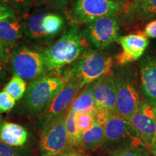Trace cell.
Masks as SVG:
<instances>
[{
  "label": "cell",
  "instance_id": "1",
  "mask_svg": "<svg viewBox=\"0 0 156 156\" xmlns=\"http://www.w3.org/2000/svg\"><path fill=\"white\" fill-rule=\"evenodd\" d=\"M87 46L78 25L71 26L55 43L43 50L47 72L59 73L62 68L73 64L88 51Z\"/></svg>",
  "mask_w": 156,
  "mask_h": 156
},
{
  "label": "cell",
  "instance_id": "2",
  "mask_svg": "<svg viewBox=\"0 0 156 156\" xmlns=\"http://www.w3.org/2000/svg\"><path fill=\"white\" fill-rule=\"evenodd\" d=\"M114 59L99 50H88L59 76L65 84L73 83L82 89L102 76L110 74Z\"/></svg>",
  "mask_w": 156,
  "mask_h": 156
},
{
  "label": "cell",
  "instance_id": "3",
  "mask_svg": "<svg viewBox=\"0 0 156 156\" xmlns=\"http://www.w3.org/2000/svg\"><path fill=\"white\" fill-rule=\"evenodd\" d=\"M101 147L109 155L132 148L147 147L129 122L116 113L111 114L106 121Z\"/></svg>",
  "mask_w": 156,
  "mask_h": 156
},
{
  "label": "cell",
  "instance_id": "4",
  "mask_svg": "<svg viewBox=\"0 0 156 156\" xmlns=\"http://www.w3.org/2000/svg\"><path fill=\"white\" fill-rule=\"evenodd\" d=\"M65 85L59 76H45L29 83L23 98V108L30 114H42Z\"/></svg>",
  "mask_w": 156,
  "mask_h": 156
},
{
  "label": "cell",
  "instance_id": "5",
  "mask_svg": "<svg viewBox=\"0 0 156 156\" xmlns=\"http://www.w3.org/2000/svg\"><path fill=\"white\" fill-rule=\"evenodd\" d=\"M9 64L12 74L29 83L45 77L47 73L43 51L26 46H19L12 51Z\"/></svg>",
  "mask_w": 156,
  "mask_h": 156
},
{
  "label": "cell",
  "instance_id": "6",
  "mask_svg": "<svg viewBox=\"0 0 156 156\" xmlns=\"http://www.w3.org/2000/svg\"><path fill=\"white\" fill-rule=\"evenodd\" d=\"M116 88V114L128 119L140 111L143 103L134 80L124 71L114 75Z\"/></svg>",
  "mask_w": 156,
  "mask_h": 156
},
{
  "label": "cell",
  "instance_id": "7",
  "mask_svg": "<svg viewBox=\"0 0 156 156\" xmlns=\"http://www.w3.org/2000/svg\"><path fill=\"white\" fill-rule=\"evenodd\" d=\"M68 110L50 121L43 128L39 140L41 156H54L72 147L65 125Z\"/></svg>",
  "mask_w": 156,
  "mask_h": 156
},
{
  "label": "cell",
  "instance_id": "8",
  "mask_svg": "<svg viewBox=\"0 0 156 156\" xmlns=\"http://www.w3.org/2000/svg\"><path fill=\"white\" fill-rule=\"evenodd\" d=\"M119 30V19L117 15H112L89 23L81 33L87 44L98 49H104L118 41Z\"/></svg>",
  "mask_w": 156,
  "mask_h": 156
},
{
  "label": "cell",
  "instance_id": "9",
  "mask_svg": "<svg viewBox=\"0 0 156 156\" xmlns=\"http://www.w3.org/2000/svg\"><path fill=\"white\" fill-rule=\"evenodd\" d=\"M124 5L110 0H76L71 15L77 24H89L101 17L118 15Z\"/></svg>",
  "mask_w": 156,
  "mask_h": 156
},
{
  "label": "cell",
  "instance_id": "10",
  "mask_svg": "<svg viewBox=\"0 0 156 156\" xmlns=\"http://www.w3.org/2000/svg\"><path fill=\"white\" fill-rule=\"evenodd\" d=\"M148 149L151 151L156 142V109L147 101L142 103L140 111L128 119Z\"/></svg>",
  "mask_w": 156,
  "mask_h": 156
},
{
  "label": "cell",
  "instance_id": "11",
  "mask_svg": "<svg viewBox=\"0 0 156 156\" xmlns=\"http://www.w3.org/2000/svg\"><path fill=\"white\" fill-rule=\"evenodd\" d=\"M124 25L134 26L156 17V0H131L124 4L119 14Z\"/></svg>",
  "mask_w": 156,
  "mask_h": 156
},
{
  "label": "cell",
  "instance_id": "12",
  "mask_svg": "<svg viewBox=\"0 0 156 156\" xmlns=\"http://www.w3.org/2000/svg\"><path fill=\"white\" fill-rule=\"evenodd\" d=\"M118 42L122 46V51L115 56V60L121 67L140 58L149 44L147 37L142 33L122 36Z\"/></svg>",
  "mask_w": 156,
  "mask_h": 156
},
{
  "label": "cell",
  "instance_id": "13",
  "mask_svg": "<svg viewBox=\"0 0 156 156\" xmlns=\"http://www.w3.org/2000/svg\"><path fill=\"white\" fill-rule=\"evenodd\" d=\"M91 85L98 108L116 113V88L112 74L99 77Z\"/></svg>",
  "mask_w": 156,
  "mask_h": 156
},
{
  "label": "cell",
  "instance_id": "14",
  "mask_svg": "<svg viewBox=\"0 0 156 156\" xmlns=\"http://www.w3.org/2000/svg\"><path fill=\"white\" fill-rule=\"evenodd\" d=\"M80 88L73 83H67L61 92L56 95L43 114L42 124L46 125L54 119L67 112L77 96Z\"/></svg>",
  "mask_w": 156,
  "mask_h": 156
},
{
  "label": "cell",
  "instance_id": "15",
  "mask_svg": "<svg viewBox=\"0 0 156 156\" xmlns=\"http://www.w3.org/2000/svg\"><path fill=\"white\" fill-rule=\"evenodd\" d=\"M140 80L145 101L156 107V57L147 56L140 63Z\"/></svg>",
  "mask_w": 156,
  "mask_h": 156
},
{
  "label": "cell",
  "instance_id": "16",
  "mask_svg": "<svg viewBox=\"0 0 156 156\" xmlns=\"http://www.w3.org/2000/svg\"><path fill=\"white\" fill-rule=\"evenodd\" d=\"M23 34V24L15 16L0 22V41L10 50L15 47Z\"/></svg>",
  "mask_w": 156,
  "mask_h": 156
},
{
  "label": "cell",
  "instance_id": "17",
  "mask_svg": "<svg viewBox=\"0 0 156 156\" xmlns=\"http://www.w3.org/2000/svg\"><path fill=\"white\" fill-rule=\"evenodd\" d=\"M46 12L36 10L23 23V34L30 41L36 44H46L51 41L44 34L41 28V21Z\"/></svg>",
  "mask_w": 156,
  "mask_h": 156
},
{
  "label": "cell",
  "instance_id": "18",
  "mask_svg": "<svg viewBox=\"0 0 156 156\" xmlns=\"http://www.w3.org/2000/svg\"><path fill=\"white\" fill-rule=\"evenodd\" d=\"M28 134L23 126L11 122L0 124V141L12 147H22L28 140Z\"/></svg>",
  "mask_w": 156,
  "mask_h": 156
},
{
  "label": "cell",
  "instance_id": "19",
  "mask_svg": "<svg viewBox=\"0 0 156 156\" xmlns=\"http://www.w3.org/2000/svg\"><path fill=\"white\" fill-rule=\"evenodd\" d=\"M105 125L103 123L95 122L92 127L82 134L78 149L87 151L101 147L105 135Z\"/></svg>",
  "mask_w": 156,
  "mask_h": 156
},
{
  "label": "cell",
  "instance_id": "20",
  "mask_svg": "<svg viewBox=\"0 0 156 156\" xmlns=\"http://www.w3.org/2000/svg\"><path fill=\"white\" fill-rule=\"evenodd\" d=\"M70 109L74 112H87L94 115L98 109V106L95 103L93 96L92 85L89 84L86 85L81 91L72 103Z\"/></svg>",
  "mask_w": 156,
  "mask_h": 156
},
{
  "label": "cell",
  "instance_id": "21",
  "mask_svg": "<svg viewBox=\"0 0 156 156\" xmlns=\"http://www.w3.org/2000/svg\"><path fill=\"white\" fill-rule=\"evenodd\" d=\"M64 23V19L62 15L53 12H46L42 19L41 28L46 37L51 41L63 30Z\"/></svg>",
  "mask_w": 156,
  "mask_h": 156
},
{
  "label": "cell",
  "instance_id": "22",
  "mask_svg": "<svg viewBox=\"0 0 156 156\" xmlns=\"http://www.w3.org/2000/svg\"><path fill=\"white\" fill-rule=\"evenodd\" d=\"M66 129H67L69 145L72 147L77 148L80 142L83 133L77 126L75 122V112L69 108L65 120Z\"/></svg>",
  "mask_w": 156,
  "mask_h": 156
},
{
  "label": "cell",
  "instance_id": "23",
  "mask_svg": "<svg viewBox=\"0 0 156 156\" xmlns=\"http://www.w3.org/2000/svg\"><path fill=\"white\" fill-rule=\"evenodd\" d=\"M26 83L24 80L17 75H13L4 90L11 95L15 101L20 100L26 91Z\"/></svg>",
  "mask_w": 156,
  "mask_h": 156
},
{
  "label": "cell",
  "instance_id": "24",
  "mask_svg": "<svg viewBox=\"0 0 156 156\" xmlns=\"http://www.w3.org/2000/svg\"><path fill=\"white\" fill-rule=\"evenodd\" d=\"M0 4L20 14L27 13L33 6L30 0H0Z\"/></svg>",
  "mask_w": 156,
  "mask_h": 156
},
{
  "label": "cell",
  "instance_id": "25",
  "mask_svg": "<svg viewBox=\"0 0 156 156\" xmlns=\"http://www.w3.org/2000/svg\"><path fill=\"white\" fill-rule=\"evenodd\" d=\"M75 122L78 129L83 133L92 127L95 123V119L94 116L90 113L76 112Z\"/></svg>",
  "mask_w": 156,
  "mask_h": 156
},
{
  "label": "cell",
  "instance_id": "26",
  "mask_svg": "<svg viewBox=\"0 0 156 156\" xmlns=\"http://www.w3.org/2000/svg\"><path fill=\"white\" fill-rule=\"evenodd\" d=\"M108 156H155L153 152L147 147H136L125 150L119 153L110 154Z\"/></svg>",
  "mask_w": 156,
  "mask_h": 156
},
{
  "label": "cell",
  "instance_id": "27",
  "mask_svg": "<svg viewBox=\"0 0 156 156\" xmlns=\"http://www.w3.org/2000/svg\"><path fill=\"white\" fill-rule=\"evenodd\" d=\"M15 101L6 91L0 92V113L9 112L15 105Z\"/></svg>",
  "mask_w": 156,
  "mask_h": 156
},
{
  "label": "cell",
  "instance_id": "28",
  "mask_svg": "<svg viewBox=\"0 0 156 156\" xmlns=\"http://www.w3.org/2000/svg\"><path fill=\"white\" fill-rule=\"evenodd\" d=\"M21 148L12 147L0 141V156H25Z\"/></svg>",
  "mask_w": 156,
  "mask_h": 156
},
{
  "label": "cell",
  "instance_id": "29",
  "mask_svg": "<svg viewBox=\"0 0 156 156\" xmlns=\"http://www.w3.org/2000/svg\"><path fill=\"white\" fill-rule=\"evenodd\" d=\"M11 54V50L0 41V61L7 64L10 60Z\"/></svg>",
  "mask_w": 156,
  "mask_h": 156
},
{
  "label": "cell",
  "instance_id": "30",
  "mask_svg": "<svg viewBox=\"0 0 156 156\" xmlns=\"http://www.w3.org/2000/svg\"><path fill=\"white\" fill-rule=\"evenodd\" d=\"M144 34L149 38H156V19L152 20L147 23V25H145Z\"/></svg>",
  "mask_w": 156,
  "mask_h": 156
},
{
  "label": "cell",
  "instance_id": "31",
  "mask_svg": "<svg viewBox=\"0 0 156 156\" xmlns=\"http://www.w3.org/2000/svg\"><path fill=\"white\" fill-rule=\"evenodd\" d=\"M15 16V12L12 9L0 4V22L9 17Z\"/></svg>",
  "mask_w": 156,
  "mask_h": 156
},
{
  "label": "cell",
  "instance_id": "32",
  "mask_svg": "<svg viewBox=\"0 0 156 156\" xmlns=\"http://www.w3.org/2000/svg\"><path fill=\"white\" fill-rule=\"evenodd\" d=\"M54 156H87L85 152L75 147H70L62 153Z\"/></svg>",
  "mask_w": 156,
  "mask_h": 156
},
{
  "label": "cell",
  "instance_id": "33",
  "mask_svg": "<svg viewBox=\"0 0 156 156\" xmlns=\"http://www.w3.org/2000/svg\"><path fill=\"white\" fill-rule=\"evenodd\" d=\"M69 0H46V4L54 8L62 9L68 5Z\"/></svg>",
  "mask_w": 156,
  "mask_h": 156
},
{
  "label": "cell",
  "instance_id": "34",
  "mask_svg": "<svg viewBox=\"0 0 156 156\" xmlns=\"http://www.w3.org/2000/svg\"><path fill=\"white\" fill-rule=\"evenodd\" d=\"M6 67H7V64L0 61V82L5 80L6 77V74H7Z\"/></svg>",
  "mask_w": 156,
  "mask_h": 156
},
{
  "label": "cell",
  "instance_id": "35",
  "mask_svg": "<svg viewBox=\"0 0 156 156\" xmlns=\"http://www.w3.org/2000/svg\"><path fill=\"white\" fill-rule=\"evenodd\" d=\"M33 5H41L46 4V0H30Z\"/></svg>",
  "mask_w": 156,
  "mask_h": 156
},
{
  "label": "cell",
  "instance_id": "36",
  "mask_svg": "<svg viewBox=\"0 0 156 156\" xmlns=\"http://www.w3.org/2000/svg\"><path fill=\"white\" fill-rule=\"evenodd\" d=\"M110 1H113V2H115L120 3V4H122V5H124V4L129 2L131 1V0H110Z\"/></svg>",
  "mask_w": 156,
  "mask_h": 156
},
{
  "label": "cell",
  "instance_id": "37",
  "mask_svg": "<svg viewBox=\"0 0 156 156\" xmlns=\"http://www.w3.org/2000/svg\"><path fill=\"white\" fill-rule=\"evenodd\" d=\"M151 151L153 152V155H155V156H156V145H155L154 146V147H153V149L151 150Z\"/></svg>",
  "mask_w": 156,
  "mask_h": 156
},
{
  "label": "cell",
  "instance_id": "38",
  "mask_svg": "<svg viewBox=\"0 0 156 156\" xmlns=\"http://www.w3.org/2000/svg\"><path fill=\"white\" fill-rule=\"evenodd\" d=\"M2 122V119H1V117H0V124H1V122Z\"/></svg>",
  "mask_w": 156,
  "mask_h": 156
},
{
  "label": "cell",
  "instance_id": "39",
  "mask_svg": "<svg viewBox=\"0 0 156 156\" xmlns=\"http://www.w3.org/2000/svg\"><path fill=\"white\" fill-rule=\"evenodd\" d=\"M155 109H156V107H155ZM155 145H156V142H155ZM155 145H154V146H155ZM154 146H153V147H154ZM152 149H153V148H152Z\"/></svg>",
  "mask_w": 156,
  "mask_h": 156
}]
</instances>
